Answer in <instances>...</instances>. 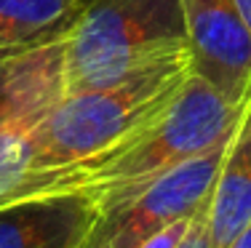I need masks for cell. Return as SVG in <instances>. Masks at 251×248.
I'll return each instance as SVG.
<instances>
[{
  "mask_svg": "<svg viewBox=\"0 0 251 248\" xmlns=\"http://www.w3.org/2000/svg\"><path fill=\"white\" fill-rule=\"evenodd\" d=\"M246 102H230L193 75L171 110L134 139L91 160L25 179L11 190L5 205L51 195H86L99 214H104L225 141L235 131Z\"/></svg>",
  "mask_w": 251,
  "mask_h": 248,
  "instance_id": "6da1fadb",
  "label": "cell"
},
{
  "mask_svg": "<svg viewBox=\"0 0 251 248\" xmlns=\"http://www.w3.org/2000/svg\"><path fill=\"white\" fill-rule=\"evenodd\" d=\"M193 75L190 54H182L115 86L64 96L29 128L25 179L70 168L126 144L171 110Z\"/></svg>",
  "mask_w": 251,
  "mask_h": 248,
  "instance_id": "7a4b0ae2",
  "label": "cell"
},
{
  "mask_svg": "<svg viewBox=\"0 0 251 248\" xmlns=\"http://www.w3.org/2000/svg\"><path fill=\"white\" fill-rule=\"evenodd\" d=\"M190 54L182 0H91L64 40V96Z\"/></svg>",
  "mask_w": 251,
  "mask_h": 248,
  "instance_id": "3957f363",
  "label": "cell"
},
{
  "mask_svg": "<svg viewBox=\"0 0 251 248\" xmlns=\"http://www.w3.org/2000/svg\"><path fill=\"white\" fill-rule=\"evenodd\" d=\"M230 136L160 176L131 200L99 214L77 248H139L174 222L193 216L214 190Z\"/></svg>",
  "mask_w": 251,
  "mask_h": 248,
  "instance_id": "277c9868",
  "label": "cell"
},
{
  "mask_svg": "<svg viewBox=\"0 0 251 248\" xmlns=\"http://www.w3.org/2000/svg\"><path fill=\"white\" fill-rule=\"evenodd\" d=\"M193 72L230 102L251 96V29L235 0H182Z\"/></svg>",
  "mask_w": 251,
  "mask_h": 248,
  "instance_id": "5b68a950",
  "label": "cell"
},
{
  "mask_svg": "<svg viewBox=\"0 0 251 248\" xmlns=\"http://www.w3.org/2000/svg\"><path fill=\"white\" fill-rule=\"evenodd\" d=\"M99 216L86 195H51L0 208V248H77Z\"/></svg>",
  "mask_w": 251,
  "mask_h": 248,
  "instance_id": "8992f818",
  "label": "cell"
},
{
  "mask_svg": "<svg viewBox=\"0 0 251 248\" xmlns=\"http://www.w3.org/2000/svg\"><path fill=\"white\" fill-rule=\"evenodd\" d=\"M64 43L14 59L0 75V136L35 126L64 99Z\"/></svg>",
  "mask_w": 251,
  "mask_h": 248,
  "instance_id": "52a82bcc",
  "label": "cell"
},
{
  "mask_svg": "<svg viewBox=\"0 0 251 248\" xmlns=\"http://www.w3.org/2000/svg\"><path fill=\"white\" fill-rule=\"evenodd\" d=\"M251 222V96L232 131L208 195V235L214 248H230Z\"/></svg>",
  "mask_w": 251,
  "mask_h": 248,
  "instance_id": "ba28073f",
  "label": "cell"
},
{
  "mask_svg": "<svg viewBox=\"0 0 251 248\" xmlns=\"http://www.w3.org/2000/svg\"><path fill=\"white\" fill-rule=\"evenodd\" d=\"M91 0H0V62L64 43Z\"/></svg>",
  "mask_w": 251,
  "mask_h": 248,
  "instance_id": "9c48e42d",
  "label": "cell"
},
{
  "mask_svg": "<svg viewBox=\"0 0 251 248\" xmlns=\"http://www.w3.org/2000/svg\"><path fill=\"white\" fill-rule=\"evenodd\" d=\"M179 248H214L211 235H208V198L193 214V222H190V227H187V232H184Z\"/></svg>",
  "mask_w": 251,
  "mask_h": 248,
  "instance_id": "30bf717a",
  "label": "cell"
},
{
  "mask_svg": "<svg viewBox=\"0 0 251 248\" xmlns=\"http://www.w3.org/2000/svg\"><path fill=\"white\" fill-rule=\"evenodd\" d=\"M190 222H193V216L174 222L171 227H166L163 232L152 235V238L147 240L145 246H139V248H179V243H182V238H184V232H187V227H190Z\"/></svg>",
  "mask_w": 251,
  "mask_h": 248,
  "instance_id": "8fae6325",
  "label": "cell"
},
{
  "mask_svg": "<svg viewBox=\"0 0 251 248\" xmlns=\"http://www.w3.org/2000/svg\"><path fill=\"white\" fill-rule=\"evenodd\" d=\"M230 248H251V222L246 224V227H243V232L238 235L235 243H232Z\"/></svg>",
  "mask_w": 251,
  "mask_h": 248,
  "instance_id": "7c38bea8",
  "label": "cell"
},
{
  "mask_svg": "<svg viewBox=\"0 0 251 248\" xmlns=\"http://www.w3.org/2000/svg\"><path fill=\"white\" fill-rule=\"evenodd\" d=\"M238 3V8H241V14H243V22L249 24V29H251V0H235Z\"/></svg>",
  "mask_w": 251,
  "mask_h": 248,
  "instance_id": "4fadbf2b",
  "label": "cell"
},
{
  "mask_svg": "<svg viewBox=\"0 0 251 248\" xmlns=\"http://www.w3.org/2000/svg\"><path fill=\"white\" fill-rule=\"evenodd\" d=\"M8 64H11V62H0V75H3L5 69H8Z\"/></svg>",
  "mask_w": 251,
  "mask_h": 248,
  "instance_id": "5bb4252c",
  "label": "cell"
}]
</instances>
